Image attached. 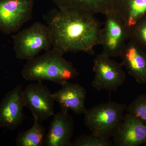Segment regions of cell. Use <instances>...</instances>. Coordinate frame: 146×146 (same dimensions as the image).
<instances>
[{"mask_svg":"<svg viewBox=\"0 0 146 146\" xmlns=\"http://www.w3.org/2000/svg\"><path fill=\"white\" fill-rule=\"evenodd\" d=\"M49 24L52 48L63 53L93 54L99 45L100 24L94 13L76 8H58Z\"/></svg>","mask_w":146,"mask_h":146,"instance_id":"cell-1","label":"cell"},{"mask_svg":"<svg viewBox=\"0 0 146 146\" xmlns=\"http://www.w3.org/2000/svg\"><path fill=\"white\" fill-rule=\"evenodd\" d=\"M63 52L52 48L44 53L27 60L21 71L24 79L29 81L47 80L60 84L79 75L72 63L63 57Z\"/></svg>","mask_w":146,"mask_h":146,"instance_id":"cell-2","label":"cell"},{"mask_svg":"<svg viewBox=\"0 0 146 146\" xmlns=\"http://www.w3.org/2000/svg\"><path fill=\"white\" fill-rule=\"evenodd\" d=\"M126 105L109 101L86 109L84 123L92 134L104 139L113 136L123 119Z\"/></svg>","mask_w":146,"mask_h":146,"instance_id":"cell-3","label":"cell"},{"mask_svg":"<svg viewBox=\"0 0 146 146\" xmlns=\"http://www.w3.org/2000/svg\"><path fill=\"white\" fill-rule=\"evenodd\" d=\"M16 57L29 60L37 56L42 51L52 46L51 32L48 25L36 22L12 36Z\"/></svg>","mask_w":146,"mask_h":146,"instance_id":"cell-4","label":"cell"},{"mask_svg":"<svg viewBox=\"0 0 146 146\" xmlns=\"http://www.w3.org/2000/svg\"><path fill=\"white\" fill-rule=\"evenodd\" d=\"M104 15V25L101 29L99 45H101L103 53L109 57L119 56L129 40V29L114 9Z\"/></svg>","mask_w":146,"mask_h":146,"instance_id":"cell-5","label":"cell"},{"mask_svg":"<svg viewBox=\"0 0 146 146\" xmlns=\"http://www.w3.org/2000/svg\"><path fill=\"white\" fill-rule=\"evenodd\" d=\"M123 66L121 63L112 60L102 52L97 55L94 61L95 77L91 83L92 87L98 91H117L126 78Z\"/></svg>","mask_w":146,"mask_h":146,"instance_id":"cell-6","label":"cell"},{"mask_svg":"<svg viewBox=\"0 0 146 146\" xmlns=\"http://www.w3.org/2000/svg\"><path fill=\"white\" fill-rule=\"evenodd\" d=\"M33 0H0V31L4 34L17 32L31 19Z\"/></svg>","mask_w":146,"mask_h":146,"instance_id":"cell-7","label":"cell"},{"mask_svg":"<svg viewBox=\"0 0 146 146\" xmlns=\"http://www.w3.org/2000/svg\"><path fill=\"white\" fill-rule=\"evenodd\" d=\"M24 105L30 110L33 118L40 123L54 115L55 100L52 93L41 82L30 84L23 89Z\"/></svg>","mask_w":146,"mask_h":146,"instance_id":"cell-8","label":"cell"},{"mask_svg":"<svg viewBox=\"0 0 146 146\" xmlns=\"http://www.w3.org/2000/svg\"><path fill=\"white\" fill-rule=\"evenodd\" d=\"M23 89L20 85L9 91L0 102V128L14 130L25 119Z\"/></svg>","mask_w":146,"mask_h":146,"instance_id":"cell-9","label":"cell"},{"mask_svg":"<svg viewBox=\"0 0 146 146\" xmlns=\"http://www.w3.org/2000/svg\"><path fill=\"white\" fill-rule=\"evenodd\" d=\"M112 136L115 146L141 145L146 143V124L127 112Z\"/></svg>","mask_w":146,"mask_h":146,"instance_id":"cell-10","label":"cell"},{"mask_svg":"<svg viewBox=\"0 0 146 146\" xmlns=\"http://www.w3.org/2000/svg\"><path fill=\"white\" fill-rule=\"evenodd\" d=\"M44 145L71 146L74 129V122L68 111L60 110L54 114Z\"/></svg>","mask_w":146,"mask_h":146,"instance_id":"cell-11","label":"cell"},{"mask_svg":"<svg viewBox=\"0 0 146 146\" xmlns=\"http://www.w3.org/2000/svg\"><path fill=\"white\" fill-rule=\"evenodd\" d=\"M60 85L61 88L52 94L55 101L59 105L61 110H72L77 115L84 114L87 109L85 106L86 92L84 87L68 81Z\"/></svg>","mask_w":146,"mask_h":146,"instance_id":"cell-12","label":"cell"},{"mask_svg":"<svg viewBox=\"0 0 146 146\" xmlns=\"http://www.w3.org/2000/svg\"><path fill=\"white\" fill-rule=\"evenodd\" d=\"M122 64L138 83H146V51L128 40L119 55Z\"/></svg>","mask_w":146,"mask_h":146,"instance_id":"cell-13","label":"cell"},{"mask_svg":"<svg viewBox=\"0 0 146 146\" xmlns=\"http://www.w3.org/2000/svg\"><path fill=\"white\" fill-rule=\"evenodd\" d=\"M114 9L129 29L146 16V0H115Z\"/></svg>","mask_w":146,"mask_h":146,"instance_id":"cell-14","label":"cell"},{"mask_svg":"<svg viewBox=\"0 0 146 146\" xmlns=\"http://www.w3.org/2000/svg\"><path fill=\"white\" fill-rule=\"evenodd\" d=\"M58 8H76L105 15L114 9L115 0H53Z\"/></svg>","mask_w":146,"mask_h":146,"instance_id":"cell-15","label":"cell"},{"mask_svg":"<svg viewBox=\"0 0 146 146\" xmlns=\"http://www.w3.org/2000/svg\"><path fill=\"white\" fill-rule=\"evenodd\" d=\"M46 128L37 119L34 118V123L30 128L20 132L15 143L17 146H42L44 145Z\"/></svg>","mask_w":146,"mask_h":146,"instance_id":"cell-16","label":"cell"},{"mask_svg":"<svg viewBox=\"0 0 146 146\" xmlns=\"http://www.w3.org/2000/svg\"><path fill=\"white\" fill-rule=\"evenodd\" d=\"M129 40L136 43L146 51V16L129 29Z\"/></svg>","mask_w":146,"mask_h":146,"instance_id":"cell-17","label":"cell"},{"mask_svg":"<svg viewBox=\"0 0 146 146\" xmlns=\"http://www.w3.org/2000/svg\"><path fill=\"white\" fill-rule=\"evenodd\" d=\"M114 143L109 139H104L94 134H82L71 143V146H112Z\"/></svg>","mask_w":146,"mask_h":146,"instance_id":"cell-18","label":"cell"},{"mask_svg":"<svg viewBox=\"0 0 146 146\" xmlns=\"http://www.w3.org/2000/svg\"><path fill=\"white\" fill-rule=\"evenodd\" d=\"M126 110L146 124V95L137 97L127 106Z\"/></svg>","mask_w":146,"mask_h":146,"instance_id":"cell-19","label":"cell"}]
</instances>
